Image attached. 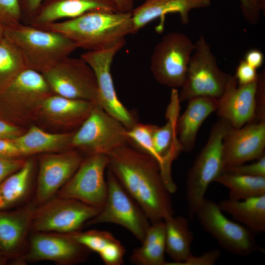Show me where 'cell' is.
Segmentation results:
<instances>
[{
	"mask_svg": "<svg viewBox=\"0 0 265 265\" xmlns=\"http://www.w3.org/2000/svg\"><path fill=\"white\" fill-rule=\"evenodd\" d=\"M107 168L136 202L151 223L174 215L170 192L158 162L130 147H120L107 155Z\"/></svg>",
	"mask_w": 265,
	"mask_h": 265,
	"instance_id": "obj_1",
	"label": "cell"
},
{
	"mask_svg": "<svg viewBox=\"0 0 265 265\" xmlns=\"http://www.w3.org/2000/svg\"><path fill=\"white\" fill-rule=\"evenodd\" d=\"M43 29L60 33L86 51L112 48L133 34L131 12L92 11L77 17L48 24Z\"/></svg>",
	"mask_w": 265,
	"mask_h": 265,
	"instance_id": "obj_2",
	"label": "cell"
},
{
	"mask_svg": "<svg viewBox=\"0 0 265 265\" xmlns=\"http://www.w3.org/2000/svg\"><path fill=\"white\" fill-rule=\"evenodd\" d=\"M4 36L20 50L27 68L41 73L78 49L60 33L22 23L5 28Z\"/></svg>",
	"mask_w": 265,
	"mask_h": 265,
	"instance_id": "obj_3",
	"label": "cell"
},
{
	"mask_svg": "<svg viewBox=\"0 0 265 265\" xmlns=\"http://www.w3.org/2000/svg\"><path fill=\"white\" fill-rule=\"evenodd\" d=\"M231 127L229 122L221 118L213 125L206 144L188 172L186 199L188 217L191 220L195 217L210 184L224 171L223 142Z\"/></svg>",
	"mask_w": 265,
	"mask_h": 265,
	"instance_id": "obj_4",
	"label": "cell"
},
{
	"mask_svg": "<svg viewBox=\"0 0 265 265\" xmlns=\"http://www.w3.org/2000/svg\"><path fill=\"white\" fill-rule=\"evenodd\" d=\"M193 52L185 82L179 93L180 102L199 97L219 98L231 75L219 68L204 36H200L195 43Z\"/></svg>",
	"mask_w": 265,
	"mask_h": 265,
	"instance_id": "obj_5",
	"label": "cell"
},
{
	"mask_svg": "<svg viewBox=\"0 0 265 265\" xmlns=\"http://www.w3.org/2000/svg\"><path fill=\"white\" fill-rule=\"evenodd\" d=\"M127 129L118 120L104 110L98 104L94 106L71 138L70 146L88 155H107L127 145Z\"/></svg>",
	"mask_w": 265,
	"mask_h": 265,
	"instance_id": "obj_6",
	"label": "cell"
},
{
	"mask_svg": "<svg viewBox=\"0 0 265 265\" xmlns=\"http://www.w3.org/2000/svg\"><path fill=\"white\" fill-rule=\"evenodd\" d=\"M195 44L184 33L169 32L155 46L150 69L159 83L177 89L183 85Z\"/></svg>",
	"mask_w": 265,
	"mask_h": 265,
	"instance_id": "obj_7",
	"label": "cell"
},
{
	"mask_svg": "<svg viewBox=\"0 0 265 265\" xmlns=\"http://www.w3.org/2000/svg\"><path fill=\"white\" fill-rule=\"evenodd\" d=\"M107 194L99 212L86 224L113 223L129 231L141 242L150 226L148 217L109 170L106 173Z\"/></svg>",
	"mask_w": 265,
	"mask_h": 265,
	"instance_id": "obj_8",
	"label": "cell"
},
{
	"mask_svg": "<svg viewBox=\"0 0 265 265\" xmlns=\"http://www.w3.org/2000/svg\"><path fill=\"white\" fill-rule=\"evenodd\" d=\"M195 217L203 229L227 251L247 256L260 250L253 233L240 223L228 219L218 204L212 200L205 198L196 210Z\"/></svg>",
	"mask_w": 265,
	"mask_h": 265,
	"instance_id": "obj_9",
	"label": "cell"
},
{
	"mask_svg": "<svg viewBox=\"0 0 265 265\" xmlns=\"http://www.w3.org/2000/svg\"><path fill=\"white\" fill-rule=\"evenodd\" d=\"M101 209L75 199L58 197L34 210L31 229L34 232L71 234L79 231Z\"/></svg>",
	"mask_w": 265,
	"mask_h": 265,
	"instance_id": "obj_10",
	"label": "cell"
},
{
	"mask_svg": "<svg viewBox=\"0 0 265 265\" xmlns=\"http://www.w3.org/2000/svg\"><path fill=\"white\" fill-rule=\"evenodd\" d=\"M42 74L53 94L97 104L95 75L81 57L67 56Z\"/></svg>",
	"mask_w": 265,
	"mask_h": 265,
	"instance_id": "obj_11",
	"label": "cell"
},
{
	"mask_svg": "<svg viewBox=\"0 0 265 265\" xmlns=\"http://www.w3.org/2000/svg\"><path fill=\"white\" fill-rule=\"evenodd\" d=\"M107 163L106 155H88L83 159L72 177L59 190L58 197L75 199L102 209L107 194L105 178Z\"/></svg>",
	"mask_w": 265,
	"mask_h": 265,
	"instance_id": "obj_12",
	"label": "cell"
},
{
	"mask_svg": "<svg viewBox=\"0 0 265 265\" xmlns=\"http://www.w3.org/2000/svg\"><path fill=\"white\" fill-rule=\"evenodd\" d=\"M126 40L115 46L98 51H86L80 57L91 67L97 83V104L129 129L136 123L132 113L119 99L111 74V66L117 53Z\"/></svg>",
	"mask_w": 265,
	"mask_h": 265,
	"instance_id": "obj_13",
	"label": "cell"
},
{
	"mask_svg": "<svg viewBox=\"0 0 265 265\" xmlns=\"http://www.w3.org/2000/svg\"><path fill=\"white\" fill-rule=\"evenodd\" d=\"M88 250L68 234L35 232L28 251L21 260V263L50 261L70 265L84 260Z\"/></svg>",
	"mask_w": 265,
	"mask_h": 265,
	"instance_id": "obj_14",
	"label": "cell"
},
{
	"mask_svg": "<svg viewBox=\"0 0 265 265\" xmlns=\"http://www.w3.org/2000/svg\"><path fill=\"white\" fill-rule=\"evenodd\" d=\"M83 158L77 150L49 153L39 161L36 197L43 204L50 200L70 179Z\"/></svg>",
	"mask_w": 265,
	"mask_h": 265,
	"instance_id": "obj_15",
	"label": "cell"
},
{
	"mask_svg": "<svg viewBox=\"0 0 265 265\" xmlns=\"http://www.w3.org/2000/svg\"><path fill=\"white\" fill-rule=\"evenodd\" d=\"M265 121H252L239 128L232 127L223 142L224 169L259 159L265 155Z\"/></svg>",
	"mask_w": 265,
	"mask_h": 265,
	"instance_id": "obj_16",
	"label": "cell"
},
{
	"mask_svg": "<svg viewBox=\"0 0 265 265\" xmlns=\"http://www.w3.org/2000/svg\"><path fill=\"white\" fill-rule=\"evenodd\" d=\"M258 80L238 85L234 76L231 75L222 96L218 98L216 110L220 118L239 128L253 121L256 109V93Z\"/></svg>",
	"mask_w": 265,
	"mask_h": 265,
	"instance_id": "obj_17",
	"label": "cell"
},
{
	"mask_svg": "<svg viewBox=\"0 0 265 265\" xmlns=\"http://www.w3.org/2000/svg\"><path fill=\"white\" fill-rule=\"evenodd\" d=\"M96 10L120 12L114 0H43L27 24L40 27Z\"/></svg>",
	"mask_w": 265,
	"mask_h": 265,
	"instance_id": "obj_18",
	"label": "cell"
},
{
	"mask_svg": "<svg viewBox=\"0 0 265 265\" xmlns=\"http://www.w3.org/2000/svg\"><path fill=\"white\" fill-rule=\"evenodd\" d=\"M52 93L42 73L26 68L0 93V96L23 112L37 109L41 101Z\"/></svg>",
	"mask_w": 265,
	"mask_h": 265,
	"instance_id": "obj_19",
	"label": "cell"
},
{
	"mask_svg": "<svg viewBox=\"0 0 265 265\" xmlns=\"http://www.w3.org/2000/svg\"><path fill=\"white\" fill-rule=\"evenodd\" d=\"M211 2V0H145L131 11L133 34L155 19H164L170 13H178L181 23L187 24L190 10L208 7Z\"/></svg>",
	"mask_w": 265,
	"mask_h": 265,
	"instance_id": "obj_20",
	"label": "cell"
},
{
	"mask_svg": "<svg viewBox=\"0 0 265 265\" xmlns=\"http://www.w3.org/2000/svg\"><path fill=\"white\" fill-rule=\"evenodd\" d=\"M185 111L179 116L176 129L182 151L189 152L194 148L198 131L205 120L218 106V99L199 97L188 101Z\"/></svg>",
	"mask_w": 265,
	"mask_h": 265,
	"instance_id": "obj_21",
	"label": "cell"
},
{
	"mask_svg": "<svg viewBox=\"0 0 265 265\" xmlns=\"http://www.w3.org/2000/svg\"><path fill=\"white\" fill-rule=\"evenodd\" d=\"M94 104L96 103L52 93L41 101L37 109L45 117L52 122L75 126L82 123Z\"/></svg>",
	"mask_w": 265,
	"mask_h": 265,
	"instance_id": "obj_22",
	"label": "cell"
},
{
	"mask_svg": "<svg viewBox=\"0 0 265 265\" xmlns=\"http://www.w3.org/2000/svg\"><path fill=\"white\" fill-rule=\"evenodd\" d=\"M180 103L179 92L177 89L172 88L171 102L166 113L167 122L162 127L155 125L153 131V141L155 149L164 161L162 170L171 168L172 161L182 151L176 129Z\"/></svg>",
	"mask_w": 265,
	"mask_h": 265,
	"instance_id": "obj_23",
	"label": "cell"
},
{
	"mask_svg": "<svg viewBox=\"0 0 265 265\" xmlns=\"http://www.w3.org/2000/svg\"><path fill=\"white\" fill-rule=\"evenodd\" d=\"M73 132L51 133L31 126L13 140L21 157L40 153H51L71 147Z\"/></svg>",
	"mask_w": 265,
	"mask_h": 265,
	"instance_id": "obj_24",
	"label": "cell"
},
{
	"mask_svg": "<svg viewBox=\"0 0 265 265\" xmlns=\"http://www.w3.org/2000/svg\"><path fill=\"white\" fill-rule=\"evenodd\" d=\"M34 210L25 208L11 213L0 212V248L14 253L23 246L31 229Z\"/></svg>",
	"mask_w": 265,
	"mask_h": 265,
	"instance_id": "obj_25",
	"label": "cell"
},
{
	"mask_svg": "<svg viewBox=\"0 0 265 265\" xmlns=\"http://www.w3.org/2000/svg\"><path fill=\"white\" fill-rule=\"evenodd\" d=\"M218 205L223 212L232 215L253 233L265 232V195L242 200L228 199Z\"/></svg>",
	"mask_w": 265,
	"mask_h": 265,
	"instance_id": "obj_26",
	"label": "cell"
},
{
	"mask_svg": "<svg viewBox=\"0 0 265 265\" xmlns=\"http://www.w3.org/2000/svg\"><path fill=\"white\" fill-rule=\"evenodd\" d=\"M165 226V252L173 262L165 265H178L191 254L193 239L188 219L183 216L174 215L164 220Z\"/></svg>",
	"mask_w": 265,
	"mask_h": 265,
	"instance_id": "obj_27",
	"label": "cell"
},
{
	"mask_svg": "<svg viewBox=\"0 0 265 265\" xmlns=\"http://www.w3.org/2000/svg\"><path fill=\"white\" fill-rule=\"evenodd\" d=\"M140 247L132 251L130 259L138 265H165V226L164 221L151 223Z\"/></svg>",
	"mask_w": 265,
	"mask_h": 265,
	"instance_id": "obj_28",
	"label": "cell"
},
{
	"mask_svg": "<svg viewBox=\"0 0 265 265\" xmlns=\"http://www.w3.org/2000/svg\"><path fill=\"white\" fill-rule=\"evenodd\" d=\"M34 169L31 159L25 160L18 170L6 178L0 184V209L14 205L28 193Z\"/></svg>",
	"mask_w": 265,
	"mask_h": 265,
	"instance_id": "obj_29",
	"label": "cell"
},
{
	"mask_svg": "<svg viewBox=\"0 0 265 265\" xmlns=\"http://www.w3.org/2000/svg\"><path fill=\"white\" fill-rule=\"evenodd\" d=\"M215 182L229 190V199L242 200L265 195V177L252 176L223 171Z\"/></svg>",
	"mask_w": 265,
	"mask_h": 265,
	"instance_id": "obj_30",
	"label": "cell"
},
{
	"mask_svg": "<svg viewBox=\"0 0 265 265\" xmlns=\"http://www.w3.org/2000/svg\"><path fill=\"white\" fill-rule=\"evenodd\" d=\"M26 68L20 50L4 36L0 41V93Z\"/></svg>",
	"mask_w": 265,
	"mask_h": 265,
	"instance_id": "obj_31",
	"label": "cell"
},
{
	"mask_svg": "<svg viewBox=\"0 0 265 265\" xmlns=\"http://www.w3.org/2000/svg\"><path fill=\"white\" fill-rule=\"evenodd\" d=\"M155 125L136 123L128 129L126 134L128 143L135 145L138 150L150 155L159 163L162 170L164 161L156 152L153 141V133Z\"/></svg>",
	"mask_w": 265,
	"mask_h": 265,
	"instance_id": "obj_32",
	"label": "cell"
},
{
	"mask_svg": "<svg viewBox=\"0 0 265 265\" xmlns=\"http://www.w3.org/2000/svg\"><path fill=\"white\" fill-rule=\"evenodd\" d=\"M68 235L89 250L95 252L98 254L116 239L110 233L97 230L86 232L79 231Z\"/></svg>",
	"mask_w": 265,
	"mask_h": 265,
	"instance_id": "obj_33",
	"label": "cell"
},
{
	"mask_svg": "<svg viewBox=\"0 0 265 265\" xmlns=\"http://www.w3.org/2000/svg\"><path fill=\"white\" fill-rule=\"evenodd\" d=\"M19 0H0V22L5 28L22 23Z\"/></svg>",
	"mask_w": 265,
	"mask_h": 265,
	"instance_id": "obj_34",
	"label": "cell"
},
{
	"mask_svg": "<svg viewBox=\"0 0 265 265\" xmlns=\"http://www.w3.org/2000/svg\"><path fill=\"white\" fill-rule=\"evenodd\" d=\"M125 254L124 247L116 239L99 255L106 265H121L124 262Z\"/></svg>",
	"mask_w": 265,
	"mask_h": 265,
	"instance_id": "obj_35",
	"label": "cell"
},
{
	"mask_svg": "<svg viewBox=\"0 0 265 265\" xmlns=\"http://www.w3.org/2000/svg\"><path fill=\"white\" fill-rule=\"evenodd\" d=\"M224 171L252 176L265 177V155L250 164L227 167Z\"/></svg>",
	"mask_w": 265,
	"mask_h": 265,
	"instance_id": "obj_36",
	"label": "cell"
},
{
	"mask_svg": "<svg viewBox=\"0 0 265 265\" xmlns=\"http://www.w3.org/2000/svg\"><path fill=\"white\" fill-rule=\"evenodd\" d=\"M253 121H265V73L259 74L256 93V109Z\"/></svg>",
	"mask_w": 265,
	"mask_h": 265,
	"instance_id": "obj_37",
	"label": "cell"
},
{
	"mask_svg": "<svg viewBox=\"0 0 265 265\" xmlns=\"http://www.w3.org/2000/svg\"><path fill=\"white\" fill-rule=\"evenodd\" d=\"M238 85L248 84L258 80L257 69L248 64L244 59L239 61L234 76Z\"/></svg>",
	"mask_w": 265,
	"mask_h": 265,
	"instance_id": "obj_38",
	"label": "cell"
},
{
	"mask_svg": "<svg viewBox=\"0 0 265 265\" xmlns=\"http://www.w3.org/2000/svg\"><path fill=\"white\" fill-rule=\"evenodd\" d=\"M240 7L245 19L250 24H256L259 21L260 13L265 10V7L256 0H239Z\"/></svg>",
	"mask_w": 265,
	"mask_h": 265,
	"instance_id": "obj_39",
	"label": "cell"
},
{
	"mask_svg": "<svg viewBox=\"0 0 265 265\" xmlns=\"http://www.w3.org/2000/svg\"><path fill=\"white\" fill-rule=\"evenodd\" d=\"M220 255L221 251L218 249L209 251L198 256L191 254L185 261L178 265H213Z\"/></svg>",
	"mask_w": 265,
	"mask_h": 265,
	"instance_id": "obj_40",
	"label": "cell"
},
{
	"mask_svg": "<svg viewBox=\"0 0 265 265\" xmlns=\"http://www.w3.org/2000/svg\"><path fill=\"white\" fill-rule=\"evenodd\" d=\"M25 161L20 158H0V184L8 176L21 168Z\"/></svg>",
	"mask_w": 265,
	"mask_h": 265,
	"instance_id": "obj_41",
	"label": "cell"
},
{
	"mask_svg": "<svg viewBox=\"0 0 265 265\" xmlns=\"http://www.w3.org/2000/svg\"><path fill=\"white\" fill-rule=\"evenodd\" d=\"M22 157L13 140L0 139V158L19 159Z\"/></svg>",
	"mask_w": 265,
	"mask_h": 265,
	"instance_id": "obj_42",
	"label": "cell"
},
{
	"mask_svg": "<svg viewBox=\"0 0 265 265\" xmlns=\"http://www.w3.org/2000/svg\"><path fill=\"white\" fill-rule=\"evenodd\" d=\"M22 133L17 127L0 119V139L14 140Z\"/></svg>",
	"mask_w": 265,
	"mask_h": 265,
	"instance_id": "obj_43",
	"label": "cell"
},
{
	"mask_svg": "<svg viewBox=\"0 0 265 265\" xmlns=\"http://www.w3.org/2000/svg\"><path fill=\"white\" fill-rule=\"evenodd\" d=\"M43 0H19L23 18L24 16L29 21L34 16Z\"/></svg>",
	"mask_w": 265,
	"mask_h": 265,
	"instance_id": "obj_44",
	"label": "cell"
},
{
	"mask_svg": "<svg viewBox=\"0 0 265 265\" xmlns=\"http://www.w3.org/2000/svg\"><path fill=\"white\" fill-rule=\"evenodd\" d=\"M244 59L248 64L257 69L263 65L264 56L260 50L254 49L246 52Z\"/></svg>",
	"mask_w": 265,
	"mask_h": 265,
	"instance_id": "obj_45",
	"label": "cell"
},
{
	"mask_svg": "<svg viewBox=\"0 0 265 265\" xmlns=\"http://www.w3.org/2000/svg\"><path fill=\"white\" fill-rule=\"evenodd\" d=\"M120 12H131L134 6L133 0H114Z\"/></svg>",
	"mask_w": 265,
	"mask_h": 265,
	"instance_id": "obj_46",
	"label": "cell"
},
{
	"mask_svg": "<svg viewBox=\"0 0 265 265\" xmlns=\"http://www.w3.org/2000/svg\"><path fill=\"white\" fill-rule=\"evenodd\" d=\"M5 30V26L0 22V41L4 36Z\"/></svg>",
	"mask_w": 265,
	"mask_h": 265,
	"instance_id": "obj_47",
	"label": "cell"
},
{
	"mask_svg": "<svg viewBox=\"0 0 265 265\" xmlns=\"http://www.w3.org/2000/svg\"><path fill=\"white\" fill-rule=\"evenodd\" d=\"M259 4L265 7V0H256Z\"/></svg>",
	"mask_w": 265,
	"mask_h": 265,
	"instance_id": "obj_48",
	"label": "cell"
}]
</instances>
